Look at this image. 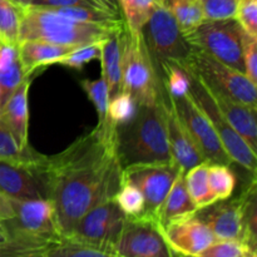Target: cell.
<instances>
[{
  "label": "cell",
  "mask_w": 257,
  "mask_h": 257,
  "mask_svg": "<svg viewBox=\"0 0 257 257\" xmlns=\"http://www.w3.org/2000/svg\"><path fill=\"white\" fill-rule=\"evenodd\" d=\"M37 167L54 205L60 237H67L83 215L113 200L122 185L117 125L110 120L98 123L62 152L38 156Z\"/></svg>",
  "instance_id": "obj_1"
},
{
  "label": "cell",
  "mask_w": 257,
  "mask_h": 257,
  "mask_svg": "<svg viewBox=\"0 0 257 257\" xmlns=\"http://www.w3.org/2000/svg\"><path fill=\"white\" fill-rule=\"evenodd\" d=\"M117 152L122 171L137 165L175 163L168 145L162 94L157 104L138 105L130 122L117 125Z\"/></svg>",
  "instance_id": "obj_2"
},
{
  "label": "cell",
  "mask_w": 257,
  "mask_h": 257,
  "mask_svg": "<svg viewBox=\"0 0 257 257\" xmlns=\"http://www.w3.org/2000/svg\"><path fill=\"white\" fill-rule=\"evenodd\" d=\"M123 23L124 20L114 25L82 23L52 9L30 5L23 10L18 43L23 40H44L54 44L80 47L102 42Z\"/></svg>",
  "instance_id": "obj_3"
},
{
  "label": "cell",
  "mask_w": 257,
  "mask_h": 257,
  "mask_svg": "<svg viewBox=\"0 0 257 257\" xmlns=\"http://www.w3.org/2000/svg\"><path fill=\"white\" fill-rule=\"evenodd\" d=\"M125 24V23H124ZM123 89L130 93L138 105H155L161 99L157 69L147 49L142 32L132 34L123 30Z\"/></svg>",
  "instance_id": "obj_4"
},
{
  "label": "cell",
  "mask_w": 257,
  "mask_h": 257,
  "mask_svg": "<svg viewBox=\"0 0 257 257\" xmlns=\"http://www.w3.org/2000/svg\"><path fill=\"white\" fill-rule=\"evenodd\" d=\"M181 64L190 68L200 75L207 84L213 85L230 97L240 100L252 109L257 107L256 84H253L245 73L220 62L201 49L191 47L190 53Z\"/></svg>",
  "instance_id": "obj_5"
},
{
  "label": "cell",
  "mask_w": 257,
  "mask_h": 257,
  "mask_svg": "<svg viewBox=\"0 0 257 257\" xmlns=\"http://www.w3.org/2000/svg\"><path fill=\"white\" fill-rule=\"evenodd\" d=\"M242 28L235 18L203 20L196 29L185 34L191 47L201 49L220 62L245 73L242 59Z\"/></svg>",
  "instance_id": "obj_6"
},
{
  "label": "cell",
  "mask_w": 257,
  "mask_h": 257,
  "mask_svg": "<svg viewBox=\"0 0 257 257\" xmlns=\"http://www.w3.org/2000/svg\"><path fill=\"white\" fill-rule=\"evenodd\" d=\"M142 35L155 65L181 62L191 50L170 7L162 3H158L151 13L142 28Z\"/></svg>",
  "instance_id": "obj_7"
},
{
  "label": "cell",
  "mask_w": 257,
  "mask_h": 257,
  "mask_svg": "<svg viewBox=\"0 0 257 257\" xmlns=\"http://www.w3.org/2000/svg\"><path fill=\"white\" fill-rule=\"evenodd\" d=\"M125 215L114 200H108L90 208L75 223L72 232L63 238L95 246L109 257H115V247L124 225Z\"/></svg>",
  "instance_id": "obj_8"
},
{
  "label": "cell",
  "mask_w": 257,
  "mask_h": 257,
  "mask_svg": "<svg viewBox=\"0 0 257 257\" xmlns=\"http://www.w3.org/2000/svg\"><path fill=\"white\" fill-rule=\"evenodd\" d=\"M181 64V63H178ZM186 70L188 72L191 78V87H190V94L191 97L195 99L198 107L205 112L210 122L212 123L213 128H215L216 133L218 135L221 143H222L223 148H225L226 153L230 156L232 163H237V165L242 166L247 171H250L252 175L256 172V151L248 146V143L243 140L240 136V133L228 123L222 115V113L218 110L216 107L215 102L212 98L210 97L208 92L206 90L205 85H203L201 78L196 74L195 72L190 69L186 65L181 64Z\"/></svg>",
  "instance_id": "obj_9"
},
{
  "label": "cell",
  "mask_w": 257,
  "mask_h": 257,
  "mask_svg": "<svg viewBox=\"0 0 257 257\" xmlns=\"http://www.w3.org/2000/svg\"><path fill=\"white\" fill-rule=\"evenodd\" d=\"M14 216L4 221L12 235H22L40 241L58 243L59 235L55 220V208L49 198L12 200Z\"/></svg>",
  "instance_id": "obj_10"
},
{
  "label": "cell",
  "mask_w": 257,
  "mask_h": 257,
  "mask_svg": "<svg viewBox=\"0 0 257 257\" xmlns=\"http://www.w3.org/2000/svg\"><path fill=\"white\" fill-rule=\"evenodd\" d=\"M170 98L172 99L176 113L180 117L181 122L190 133L191 138L201 151L205 160L210 163L232 165V161L230 156L226 153L212 123L210 122L205 112L198 107L195 99L191 97L190 92L181 98H176V99L172 97Z\"/></svg>",
  "instance_id": "obj_11"
},
{
  "label": "cell",
  "mask_w": 257,
  "mask_h": 257,
  "mask_svg": "<svg viewBox=\"0 0 257 257\" xmlns=\"http://www.w3.org/2000/svg\"><path fill=\"white\" fill-rule=\"evenodd\" d=\"M180 167L175 163H151L131 166L122 171L123 180L135 185L143 195L145 215L157 222L160 208L177 176Z\"/></svg>",
  "instance_id": "obj_12"
},
{
  "label": "cell",
  "mask_w": 257,
  "mask_h": 257,
  "mask_svg": "<svg viewBox=\"0 0 257 257\" xmlns=\"http://www.w3.org/2000/svg\"><path fill=\"white\" fill-rule=\"evenodd\" d=\"M255 178L242 195L233 200L217 201L213 205L197 211L196 215L212 231L216 240L236 238L245 242L246 207L252 191H255Z\"/></svg>",
  "instance_id": "obj_13"
},
{
  "label": "cell",
  "mask_w": 257,
  "mask_h": 257,
  "mask_svg": "<svg viewBox=\"0 0 257 257\" xmlns=\"http://www.w3.org/2000/svg\"><path fill=\"white\" fill-rule=\"evenodd\" d=\"M115 255L118 257H171L156 221L147 217H125Z\"/></svg>",
  "instance_id": "obj_14"
},
{
  "label": "cell",
  "mask_w": 257,
  "mask_h": 257,
  "mask_svg": "<svg viewBox=\"0 0 257 257\" xmlns=\"http://www.w3.org/2000/svg\"><path fill=\"white\" fill-rule=\"evenodd\" d=\"M39 153L30 160L0 158V192L12 200L47 198L37 167Z\"/></svg>",
  "instance_id": "obj_15"
},
{
  "label": "cell",
  "mask_w": 257,
  "mask_h": 257,
  "mask_svg": "<svg viewBox=\"0 0 257 257\" xmlns=\"http://www.w3.org/2000/svg\"><path fill=\"white\" fill-rule=\"evenodd\" d=\"M158 228L172 256L201 257V253L216 240L212 231L196 213L173 220Z\"/></svg>",
  "instance_id": "obj_16"
},
{
  "label": "cell",
  "mask_w": 257,
  "mask_h": 257,
  "mask_svg": "<svg viewBox=\"0 0 257 257\" xmlns=\"http://www.w3.org/2000/svg\"><path fill=\"white\" fill-rule=\"evenodd\" d=\"M161 94H162L163 108H165L168 145H170L173 162L185 172L190 168L200 165V163L207 162L202 156V153H201V151L196 146V143L191 138L190 133L187 132L183 123L181 122L180 117L176 113L172 99L163 90L162 85H161Z\"/></svg>",
  "instance_id": "obj_17"
},
{
  "label": "cell",
  "mask_w": 257,
  "mask_h": 257,
  "mask_svg": "<svg viewBox=\"0 0 257 257\" xmlns=\"http://www.w3.org/2000/svg\"><path fill=\"white\" fill-rule=\"evenodd\" d=\"M200 77V75H198ZM201 78V77H200ZM206 90L215 102L223 117L228 120L231 125L240 133L241 137L248 143L253 151L257 146V123H256V109H252L248 105L243 104L240 100L230 97L225 92L220 90L213 85L207 84L201 78Z\"/></svg>",
  "instance_id": "obj_18"
},
{
  "label": "cell",
  "mask_w": 257,
  "mask_h": 257,
  "mask_svg": "<svg viewBox=\"0 0 257 257\" xmlns=\"http://www.w3.org/2000/svg\"><path fill=\"white\" fill-rule=\"evenodd\" d=\"M30 78L23 80L17 89L9 95L4 104L0 108V118L7 125L8 130L17 141L22 151L29 150L28 141V125H29V93Z\"/></svg>",
  "instance_id": "obj_19"
},
{
  "label": "cell",
  "mask_w": 257,
  "mask_h": 257,
  "mask_svg": "<svg viewBox=\"0 0 257 257\" xmlns=\"http://www.w3.org/2000/svg\"><path fill=\"white\" fill-rule=\"evenodd\" d=\"M124 27L125 24L123 23L102 42V53L99 59L102 62V75L107 83L109 99L119 94L123 89L122 38Z\"/></svg>",
  "instance_id": "obj_20"
},
{
  "label": "cell",
  "mask_w": 257,
  "mask_h": 257,
  "mask_svg": "<svg viewBox=\"0 0 257 257\" xmlns=\"http://www.w3.org/2000/svg\"><path fill=\"white\" fill-rule=\"evenodd\" d=\"M77 47L54 44L44 40H23L18 43L19 58L22 62L23 72L27 78L38 68L54 65L58 60L69 54Z\"/></svg>",
  "instance_id": "obj_21"
},
{
  "label": "cell",
  "mask_w": 257,
  "mask_h": 257,
  "mask_svg": "<svg viewBox=\"0 0 257 257\" xmlns=\"http://www.w3.org/2000/svg\"><path fill=\"white\" fill-rule=\"evenodd\" d=\"M197 213L195 203L191 200L185 183V171H178L165 201L160 208L157 216V225L165 226L177 218L186 217Z\"/></svg>",
  "instance_id": "obj_22"
},
{
  "label": "cell",
  "mask_w": 257,
  "mask_h": 257,
  "mask_svg": "<svg viewBox=\"0 0 257 257\" xmlns=\"http://www.w3.org/2000/svg\"><path fill=\"white\" fill-rule=\"evenodd\" d=\"M27 79L23 72L19 58L18 44L0 43V89H2V105L9 95L17 89L18 85ZM2 108V107H0Z\"/></svg>",
  "instance_id": "obj_23"
},
{
  "label": "cell",
  "mask_w": 257,
  "mask_h": 257,
  "mask_svg": "<svg viewBox=\"0 0 257 257\" xmlns=\"http://www.w3.org/2000/svg\"><path fill=\"white\" fill-rule=\"evenodd\" d=\"M208 163L202 162L185 172V183L197 211L217 202L208 185Z\"/></svg>",
  "instance_id": "obj_24"
},
{
  "label": "cell",
  "mask_w": 257,
  "mask_h": 257,
  "mask_svg": "<svg viewBox=\"0 0 257 257\" xmlns=\"http://www.w3.org/2000/svg\"><path fill=\"white\" fill-rule=\"evenodd\" d=\"M162 75L160 83L165 92L172 98H181L190 92L191 78L187 70L175 62H166L160 65Z\"/></svg>",
  "instance_id": "obj_25"
},
{
  "label": "cell",
  "mask_w": 257,
  "mask_h": 257,
  "mask_svg": "<svg viewBox=\"0 0 257 257\" xmlns=\"http://www.w3.org/2000/svg\"><path fill=\"white\" fill-rule=\"evenodd\" d=\"M57 243L34 240L22 235H13L10 241L0 245V257H45Z\"/></svg>",
  "instance_id": "obj_26"
},
{
  "label": "cell",
  "mask_w": 257,
  "mask_h": 257,
  "mask_svg": "<svg viewBox=\"0 0 257 257\" xmlns=\"http://www.w3.org/2000/svg\"><path fill=\"white\" fill-rule=\"evenodd\" d=\"M158 0H118L128 32L138 34L158 4Z\"/></svg>",
  "instance_id": "obj_27"
},
{
  "label": "cell",
  "mask_w": 257,
  "mask_h": 257,
  "mask_svg": "<svg viewBox=\"0 0 257 257\" xmlns=\"http://www.w3.org/2000/svg\"><path fill=\"white\" fill-rule=\"evenodd\" d=\"M170 9L183 35L192 32L205 20L200 0H171Z\"/></svg>",
  "instance_id": "obj_28"
},
{
  "label": "cell",
  "mask_w": 257,
  "mask_h": 257,
  "mask_svg": "<svg viewBox=\"0 0 257 257\" xmlns=\"http://www.w3.org/2000/svg\"><path fill=\"white\" fill-rule=\"evenodd\" d=\"M208 185L216 201L231 198L236 188V177L230 170V166L208 163Z\"/></svg>",
  "instance_id": "obj_29"
},
{
  "label": "cell",
  "mask_w": 257,
  "mask_h": 257,
  "mask_svg": "<svg viewBox=\"0 0 257 257\" xmlns=\"http://www.w3.org/2000/svg\"><path fill=\"white\" fill-rule=\"evenodd\" d=\"M23 10L10 0H0V42L18 44Z\"/></svg>",
  "instance_id": "obj_30"
},
{
  "label": "cell",
  "mask_w": 257,
  "mask_h": 257,
  "mask_svg": "<svg viewBox=\"0 0 257 257\" xmlns=\"http://www.w3.org/2000/svg\"><path fill=\"white\" fill-rule=\"evenodd\" d=\"M113 200L117 203L118 207L122 210L125 217L136 218L142 217L145 215L146 203L143 195L135 185H132L128 181L122 180V185H120L119 190L117 191Z\"/></svg>",
  "instance_id": "obj_31"
},
{
  "label": "cell",
  "mask_w": 257,
  "mask_h": 257,
  "mask_svg": "<svg viewBox=\"0 0 257 257\" xmlns=\"http://www.w3.org/2000/svg\"><path fill=\"white\" fill-rule=\"evenodd\" d=\"M256 250L242 240H215L201 257H256Z\"/></svg>",
  "instance_id": "obj_32"
},
{
  "label": "cell",
  "mask_w": 257,
  "mask_h": 257,
  "mask_svg": "<svg viewBox=\"0 0 257 257\" xmlns=\"http://www.w3.org/2000/svg\"><path fill=\"white\" fill-rule=\"evenodd\" d=\"M80 87L87 93L90 102L94 104L98 113V123L107 122L108 119V104H109V95H108L107 83L104 78L99 79H82Z\"/></svg>",
  "instance_id": "obj_33"
},
{
  "label": "cell",
  "mask_w": 257,
  "mask_h": 257,
  "mask_svg": "<svg viewBox=\"0 0 257 257\" xmlns=\"http://www.w3.org/2000/svg\"><path fill=\"white\" fill-rule=\"evenodd\" d=\"M45 257H109L107 252L95 246L79 241L62 238L47 252Z\"/></svg>",
  "instance_id": "obj_34"
},
{
  "label": "cell",
  "mask_w": 257,
  "mask_h": 257,
  "mask_svg": "<svg viewBox=\"0 0 257 257\" xmlns=\"http://www.w3.org/2000/svg\"><path fill=\"white\" fill-rule=\"evenodd\" d=\"M138 104L132 95L127 92H120L109 99L108 104V119L114 125H122L130 122L137 113Z\"/></svg>",
  "instance_id": "obj_35"
},
{
  "label": "cell",
  "mask_w": 257,
  "mask_h": 257,
  "mask_svg": "<svg viewBox=\"0 0 257 257\" xmlns=\"http://www.w3.org/2000/svg\"><path fill=\"white\" fill-rule=\"evenodd\" d=\"M102 42H95L92 43V44L77 47L69 54L58 60L55 64L72 68V69L75 70H83L85 64L92 62L93 59H99L100 53H102Z\"/></svg>",
  "instance_id": "obj_36"
},
{
  "label": "cell",
  "mask_w": 257,
  "mask_h": 257,
  "mask_svg": "<svg viewBox=\"0 0 257 257\" xmlns=\"http://www.w3.org/2000/svg\"><path fill=\"white\" fill-rule=\"evenodd\" d=\"M240 0H200L206 20H221L235 18Z\"/></svg>",
  "instance_id": "obj_37"
},
{
  "label": "cell",
  "mask_w": 257,
  "mask_h": 257,
  "mask_svg": "<svg viewBox=\"0 0 257 257\" xmlns=\"http://www.w3.org/2000/svg\"><path fill=\"white\" fill-rule=\"evenodd\" d=\"M257 37L247 34L242 29L241 43H242V59L245 74L253 84L257 85Z\"/></svg>",
  "instance_id": "obj_38"
},
{
  "label": "cell",
  "mask_w": 257,
  "mask_h": 257,
  "mask_svg": "<svg viewBox=\"0 0 257 257\" xmlns=\"http://www.w3.org/2000/svg\"><path fill=\"white\" fill-rule=\"evenodd\" d=\"M235 19L247 34L257 37V0H240Z\"/></svg>",
  "instance_id": "obj_39"
},
{
  "label": "cell",
  "mask_w": 257,
  "mask_h": 257,
  "mask_svg": "<svg viewBox=\"0 0 257 257\" xmlns=\"http://www.w3.org/2000/svg\"><path fill=\"white\" fill-rule=\"evenodd\" d=\"M32 5L38 8H47V9L63 7H93L108 10L99 0H33Z\"/></svg>",
  "instance_id": "obj_40"
},
{
  "label": "cell",
  "mask_w": 257,
  "mask_h": 257,
  "mask_svg": "<svg viewBox=\"0 0 257 257\" xmlns=\"http://www.w3.org/2000/svg\"><path fill=\"white\" fill-rule=\"evenodd\" d=\"M13 216H14V210H13L12 201L0 192V221L10 220Z\"/></svg>",
  "instance_id": "obj_41"
},
{
  "label": "cell",
  "mask_w": 257,
  "mask_h": 257,
  "mask_svg": "<svg viewBox=\"0 0 257 257\" xmlns=\"http://www.w3.org/2000/svg\"><path fill=\"white\" fill-rule=\"evenodd\" d=\"M99 2L102 3L108 10L120 15V9H119V4H118V0H99Z\"/></svg>",
  "instance_id": "obj_42"
},
{
  "label": "cell",
  "mask_w": 257,
  "mask_h": 257,
  "mask_svg": "<svg viewBox=\"0 0 257 257\" xmlns=\"http://www.w3.org/2000/svg\"><path fill=\"white\" fill-rule=\"evenodd\" d=\"M10 238L12 237H10V232L7 225L4 223V221H0V245L10 241Z\"/></svg>",
  "instance_id": "obj_43"
},
{
  "label": "cell",
  "mask_w": 257,
  "mask_h": 257,
  "mask_svg": "<svg viewBox=\"0 0 257 257\" xmlns=\"http://www.w3.org/2000/svg\"><path fill=\"white\" fill-rule=\"evenodd\" d=\"M10 2H13L14 4H17L18 7L25 9V8H28V7H30V5H32L33 0H10Z\"/></svg>",
  "instance_id": "obj_44"
},
{
  "label": "cell",
  "mask_w": 257,
  "mask_h": 257,
  "mask_svg": "<svg viewBox=\"0 0 257 257\" xmlns=\"http://www.w3.org/2000/svg\"><path fill=\"white\" fill-rule=\"evenodd\" d=\"M158 2L162 3V4H165V5H167V7H170V4H171V0H158Z\"/></svg>",
  "instance_id": "obj_45"
},
{
  "label": "cell",
  "mask_w": 257,
  "mask_h": 257,
  "mask_svg": "<svg viewBox=\"0 0 257 257\" xmlns=\"http://www.w3.org/2000/svg\"><path fill=\"white\" fill-rule=\"evenodd\" d=\"M0 107H2V89H0Z\"/></svg>",
  "instance_id": "obj_46"
},
{
  "label": "cell",
  "mask_w": 257,
  "mask_h": 257,
  "mask_svg": "<svg viewBox=\"0 0 257 257\" xmlns=\"http://www.w3.org/2000/svg\"><path fill=\"white\" fill-rule=\"evenodd\" d=\"M0 43H2V42H0Z\"/></svg>",
  "instance_id": "obj_47"
}]
</instances>
